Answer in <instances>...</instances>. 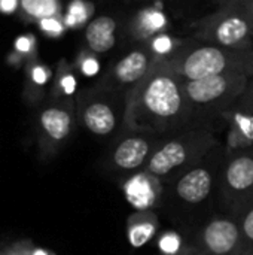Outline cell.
Instances as JSON below:
<instances>
[{"label": "cell", "mask_w": 253, "mask_h": 255, "mask_svg": "<svg viewBox=\"0 0 253 255\" xmlns=\"http://www.w3.org/2000/svg\"><path fill=\"white\" fill-rule=\"evenodd\" d=\"M189 127L183 79L158 61L127 96L125 130L169 136Z\"/></svg>", "instance_id": "cell-1"}, {"label": "cell", "mask_w": 253, "mask_h": 255, "mask_svg": "<svg viewBox=\"0 0 253 255\" xmlns=\"http://www.w3.org/2000/svg\"><path fill=\"white\" fill-rule=\"evenodd\" d=\"M225 155V148L219 143L197 164L164 184L160 209L173 221L194 229L218 214L212 208L219 205V179Z\"/></svg>", "instance_id": "cell-2"}, {"label": "cell", "mask_w": 253, "mask_h": 255, "mask_svg": "<svg viewBox=\"0 0 253 255\" xmlns=\"http://www.w3.org/2000/svg\"><path fill=\"white\" fill-rule=\"evenodd\" d=\"M183 81H197L225 73L253 75V49H236L186 37L173 58L166 61Z\"/></svg>", "instance_id": "cell-3"}, {"label": "cell", "mask_w": 253, "mask_h": 255, "mask_svg": "<svg viewBox=\"0 0 253 255\" xmlns=\"http://www.w3.org/2000/svg\"><path fill=\"white\" fill-rule=\"evenodd\" d=\"M249 78L245 73H225L197 81H183L191 127L215 131V124L224 120L225 114L233 108Z\"/></svg>", "instance_id": "cell-4"}, {"label": "cell", "mask_w": 253, "mask_h": 255, "mask_svg": "<svg viewBox=\"0 0 253 255\" xmlns=\"http://www.w3.org/2000/svg\"><path fill=\"white\" fill-rule=\"evenodd\" d=\"M219 143L216 133L209 128H183L164 136L145 170L167 184L197 164Z\"/></svg>", "instance_id": "cell-5"}, {"label": "cell", "mask_w": 253, "mask_h": 255, "mask_svg": "<svg viewBox=\"0 0 253 255\" xmlns=\"http://www.w3.org/2000/svg\"><path fill=\"white\" fill-rule=\"evenodd\" d=\"M75 100L78 124L91 136L112 142L125 130L127 96L95 82L79 90Z\"/></svg>", "instance_id": "cell-6"}, {"label": "cell", "mask_w": 253, "mask_h": 255, "mask_svg": "<svg viewBox=\"0 0 253 255\" xmlns=\"http://www.w3.org/2000/svg\"><path fill=\"white\" fill-rule=\"evenodd\" d=\"M189 37L225 48L253 49V27L239 0H225L218 10L192 22Z\"/></svg>", "instance_id": "cell-7"}, {"label": "cell", "mask_w": 253, "mask_h": 255, "mask_svg": "<svg viewBox=\"0 0 253 255\" xmlns=\"http://www.w3.org/2000/svg\"><path fill=\"white\" fill-rule=\"evenodd\" d=\"M76 100L46 99L36 112L34 133L40 163L54 160L70 142L78 127Z\"/></svg>", "instance_id": "cell-8"}, {"label": "cell", "mask_w": 253, "mask_h": 255, "mask_svg": "<svg viewBox=\"0 0 253 255\" xmlns=\"http://www.w3.org/2000/svg\"><path fill=\"white\" fill-rule=\"evenodd\" d=\"M163 139L164 136L151 133L122 131L109 143L103 154L100 161L101 172L119 184L122 179L145 170Z\"/></svg>", "instance_id": "cell-9"}, {"label": "cell", "mask_w": 253, "mask_h": 255, "mask_svg": "<svg viewBox=\"0 0 253 255\" xmlns=\"http://www.w3.org/2000/svg\"><path fill=\"white\" fill-rule=\"evenodd\" d=\"M252 205L253 146H249L225 155L219 179V206L221 214L239 220Z\"/></svg>", "instance_id": "cell-10"}, {"label": "cell", "mask_w": 253, "mask_h": 255, "mask_svg": "<svg viewBox=\"0 0 253 255\" xmlns=\"http://www.w3.org/2000/svg\"><path fill=\"white\" fill-rule=\"evenodd\" d=\"M189 245L194 255H253L237 218L215 214L195 227Z\"/></svg>", "instance_id": "cell-11"}, {"label": "cell", "mask_w": 253, "mask_h": 255, "mask_svg": "<svg viewBox=\"0 0 253 255\" xmlns=\"http://www.w3.org/2000/svg\"><path fill=\"white\" fill-rule=\"evenodd\" d=\"M157 63L158 58L148 43L134 45L103 73L97 84L110 91L128 96Z\"/></svg>", "instance_id": "cell-12"}, {"label": "cell", "mask_w": 253, "mask_h": 255, "mask_svg": "<svg viewBox=\"0 0 253 255\" xmlns=\"http://www.w3.org/2000/svg\"><path fill=\"white\" fill-rule=\"evenodd\" d=\"M119 188L134 211H157L161 208L164 184L146 170L122 179Z\"/></svg>", "instance_id": "cell-13"}, {"label": "cell", "mask_w": 253, "mask_h": 255, "mask_svg": "<svg viewBox=\"0 0 253 255\" xmlns=\"http://www.w3.org/2000/svg\"><path fill=\"white\" fill-rule=\"evenodd\" d=\"M171 25L167 12L157 6H145L131 13L125 22V34L134 45L148 43L152 39L169 33Z\"/></svg>", "instance_id": "cell-14"}, {"label": "cell", "mask_w": 253, "mask_h": 255, "mask_svg": "<svg viewBox=\"0 0 253 255\" xmlns=\"http://www.w3.org/2000/svg\"><path fill=\"white\" fill-rule=\"evenodd\" d=\"M54 79V70L45 64L39 57L27 61L24 67V90L22 99L28 106L39 108L49 94Z\"/></svg>", "instance_id": "cell-15"}, {"label": "cell", "mask_w": 253, "mask_h": 255, "mask_svg": "<svg viewBox=\"0 0 253 255\" xmlns=\"http://www.w3.org/2000/svg\"><path fill=\"white\" fill-rule=\"evenodd\" d=\"M119 27V21L113 15L103 13L94 16L84 28L85 48L97 55L109 52L116 46Z\"/></svg>", "instance_id": "cell-16"}, {"label": "cell", "mask_w": 253, "mask_h": 255, "mask_svg": "<svg viewBox=\"0 0 253 255\" xmlns=\"http://www.w3.org/2000/svg\"><path fill=\"white\" fill-rule=\"evenodd\" d=\"M157 211H134L127 221V238L133 248H142L158 238Z\"/></svg>", "instance_id": "cell-17"}, {"label": "cell", "mask_w": 253, "mask_h": 255, "mask_svg": "<svg viewBox=\"0 0 253 255\" xmlns=\"http://www.w3.org/2000/svg\"><path fill=\"white\" fill-rule=\"evenodd\" d=\"M225 121L230 124V134H228V145L224 146L225 152H234L245 148L253 146V118L228 111L224 117Z\"/></svg>", "instance_id": "cell-18"}, {"label": "cell", "mask_w": 253, "mask_h": 255, "mask_svg": "<svg viewBox=\"0 0 253 255\" xmlns=\"http://www.w3.org/2000/svg\"><path fill=\"white\" fill-rule=\"evenodd\" d=\"M78 93V70L75 69L73 63L61 58L54 72L48 97L57 100H70L76 99Z\"/></svg>", "instance_id": "cell-19"}, {"label": "cell", "mask_w": 253, "mask_h": 255, "mask_svg": "<svg viewBox=\"0 0 253 255\" xmlns=\"http://www.w3.org/2000/svg\"><path fill=\"white\" fill-rule=\"evenodd\" d=\"M64 13L61 0H19L18 16L25 24H37L39 21Z\"/></svg>", "instance_id": "cell-20"}, {"label": "cell", "mask_w": 253, "mask_h": 255, "mask_svg": "<svg viewBox=\"0 0 253 255\" xmlns=\"http://www.w3.org/2000/svg\"><path fill=\"white\" fill-rule=\"evenodd\" d=\"M94 12L95 6L91 0H70L63 13L67 30L85 28V25L94 18Z\"/></svg>", "instance_id": "cell-21"}, {"label": "cell", "mask_w": 253, "mask_h": 255, "mask_svg": "<svg viewBox=\"0 0 253 255\" xmlns=\"http://www.w3.org/2000/svg\"><path fill=\"white\" fill-rule=\"evenodd\" d=\"M185 40H186V37L180 39L170 33H164V34L152 39L151 42H148V45L151 46V49L155 54V57L158 58V61H169L182 48Z\"/></svg>", "instance_id": "cell-22"}, {"label": "cell", "mask_w": 253, "mask_h": 255, "mask_svg": "<svg viewBox=\"0 0 253 255\" xmlns=\"http://www.w3.org/2000/svg\"><path fill=\"white\" fill-rule=\"evenodd\" d=\"M155 241L160 253H163L164 255H194L189 242H185L177 232L167 230L164 233H160Z\"/></svg>", "instance_id": "cell-23"}, {"label": "cell", "mask_w": 253, "mask_h": 255, "mask_svg": "<svg viewBox=\"0 0 253 255\" xmlns=\"http://www.w3.org/2000/svg\"><path fill=\"white\" fill-rule=\"evenodd\" d=\"M73 66L78 70V73H81L86 78H91V76H95L98 73L100 60H98L97 54H94L88 48H84L78 52L76 60L73 61Z\"/></svg>", "instance_id": "cell-24"}, {"label": "cell", "mask_w": 253, "mask_h": 255, "mask_svg": "<svg viewBox=\"0 0 253 255\" xmlns=\"http://www.w3.org/2000/svg\"><path fill=\"white\" fill-rule=\"evenodd\" d=\"M37 37L33 34V33H24V34H19L15 37L13 40V45H12V49H15L18 54H21L27 61L33 60V58H37L39 54H37Z\"/></svg>", "instance_id": "cell-25"}, {"label": "cell", "mask_w": 253, "mask_h": 255, "mask_svg": "<svg viewBox=\"0 0 253 255\" xmlns=\"http://www.w3.org/2000/svg\"><path fill=\"white\" fill-rule=\"evenodd\" d=\"M36 25H37V28H39L40 33H43L46 37H51V39H58V37H61V36L66 33V30H67L63 15L45 18V19L39 21Z\"/></svg>", "instance_id": "cell-26"}, {"label": "cell", "mask_w": 253, "mask_h": 255, "mask_svg": "<svg viewBox=\"0 0 253 255\" xmlns=\"http://www.w3.org/2000/svg\"><path fill=\"white\" fill-rule=\"evenodd\" d=\"M230 111L248 115L253 118V75L248 79V84L243 90V93L239 96V99L236 100V103L233 105V108Z\"/></svg>", "instance_id": "cell-27"}, {"label": "cell", "mask_w": 253, "mask_h": 255, "mask_svg": "<svg viewBox=\"0 0 253 255\" xmlns=\"http://www.w3.org/2000/svg\"><path fill=\"white\" fill-rule=\"evenodd\" d=\"M0 255H51L45 250L36 248L31 241H18L0 250Z\"/></svg>", "instance_id": "cell-28"}, {"label": "cell", "mask_w": 253, "mask_h": 255, "mask_svg": "<svg viewBox=\"0 0 253 255\" xmlns=\"http://www.w3.org/2000/svg\"><path fill=\"white\" fill-rule=\"evenodd\" d=\"M245 241L248 244V247L253 250V205L239 218Z\"/></svg>", "instance_id": "cell-29"}, {"label": "cell", "mask_w": 253, "mask_h": 255, "mask_svg": "<svg viewBox=\"0 0 253 255\" xmlns=\"http://www.w3.org/2000/svg\"><path fill=\"white\" fill-rule=\"evenodd\" d=\"M4 61H6V64H7L12 70H24V67H25V64H27V60H25L21 54H18L15 49H10V51L6 54Z\"/></svg>", "instance_id": "cell-30"}, {"label": "cell", "mask_w": 253, "mask_h": 255, "mask_svg": "<svg viewBox=\"0 0 253 255\" xmlns=\"http://www.w3.org/2000/svg\"><path fill=\"white\" fill-rule=\"evenodd\" d=\"M19 0H0V13L1 15H18Z\"/></svg>", "instance_id": "cell-31"}, {"label": "cell", "mask_w": 253, "mask_h": 255, "mask_svg": "<svg viewBox=\"0 0 253 255\" xmlns=\"http://www.w3.org/2000/svg\"><path fill=\"white\" fill-rule=\"evenodd\" d=\"M239 1H240V4H242V7L245 10L246 16H248L249 22L252 24L253 27V0H239Z\"/></svg>", "instance_id": "cell-32"}, {"label": "cell", "mask_w": 253, "mask_h": 255, "mask_svg": "<svg viewBox=\"0 0 253 255\" xmlns=\"http://www.w3.org/2000/svg\"><path fill=\"white\" fill-rule=\"evenodd\" d=\"M136 1H143V3H161V1H170V0H136Z\"/></svg>", "instance_id": "cell-33"}, {"label": "cell", "mask_w": 253, "mask_h": 255, "mask_svg": "<svg viewBox=\"0 0 253 255\" xmlns=\"http://www.w3.org/2000/svg\"><path fill=\"white\" fill-rule=\"evenodd\" d=\"M224 1H225V0H224Z\"/></svg>", "instance_id": "cell-34"}]
</instances>
